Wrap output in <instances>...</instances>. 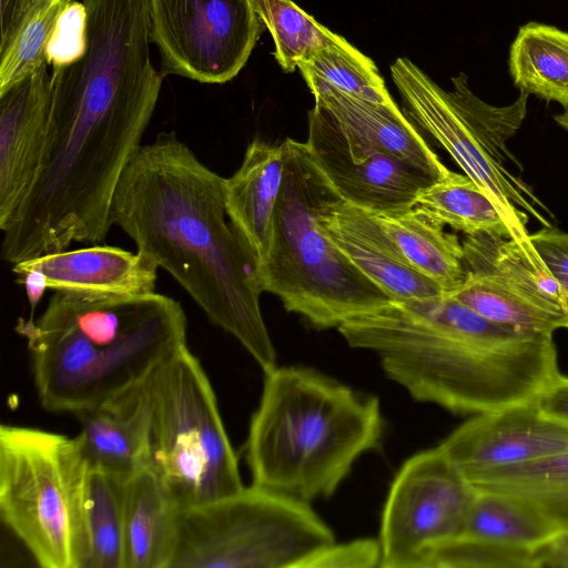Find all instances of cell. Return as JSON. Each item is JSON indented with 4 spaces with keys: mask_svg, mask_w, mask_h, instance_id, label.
<instances>
[{
    "mask_svg": "<svg viewBox=\"0 0 568 568\" xmlns=\"http://www.w3.org/2000/svg\"><path fill=\"white\" fill-rule=\"evenodd\" d=\"M163 79L144 40L109 26L88 30L79 60L52 68L43 158L2 231L4 261L17 264L72 242L105 240L116 186L142 145Z\"/></svg>",
    "mask_w": 568,
    "mask_h": 568,
    "instance_id": "1",
    "label": "cell"
},
{
    "mask_svg": "<svg viewBox=\"0 0 568 568\" xmlns=\"http://www.w3.org/2000/svg\"><path fill=\"white\" fill-rule=\"evenodd\" d=\"M223 185L174 131L163 132L130 160L111 222L267 373L276 353L260 306L258 263L226 220Z\"/></svg>",
    "mask_w": 568,
    "mask_h": 568,
    "instance_id": "2",
    "label": "cell"
},
{
    "mask_svg": "<svg viewBox=\"0 0 568 568\" xmlns=\"http://www.w3.org/2000/svg\"><path fill=\"white\" fill-rule=\"evenodd\" d=\"M337 329L416 400L456 414L531 402L559 374L552 334L495 323L448 294L390 300Z\"/></svg>",
    "mask_w": 568,
    "mask_h": 568,
    "instance_id": "3",
    "label": "cell"
},
{
    "mask_svg": "<svg viewBox=\"0 0 568 568\" xmlns=\"http://www.w3.org/2000/svg\"><path fill=\"white\" fill-rule=\"evenodd\" d=\"M264 374L245 446L252 485L307 504L329 497L381 444L378 398L305 367Z\"/></svg>",
    "mask_w": 568,
    "mask_h": 568,
    "instance_id": "4",
    "label": "cell"
},
{
    "mask_svg": "<svg viewBox=\"0 0 568 568\" xmlns=\"http://www.w3.org/2000/svg\"><path fill=\"white\" fill-rule=\"evenodd\" d=\"M186 316L156 292H54L40 316V369L68 410L93 407L142 379L186 344Z\"/></svg>",
    "mask_w": 568,
    "mask_h": 568,
    "instance_id": "5",
    "label": "cell"
},
{
    "mask_svg": "<svg viewBox=\"0 0 568 568\" xmlns=\"http://www.w3.org/2000/svg\"><path fill=\"white\" fill-rule=\"evenodd\" d=\"M283 143V183L268 253L258 268L260 286L316 328H337L390 298L342 253L324 229L323 215L342 197L307 143L290 138Z\"/></svg>",
    "mask_w": 568,
    "mask_h": 568,
    "instance_id": "6",
    "label": "cell"
},
{
    "mask_svg": "<svg viewBox=\"0 0 568 568\" xmlns=\"http://www.w3.org/2000/svg\"><path fill=\"white\" fill-rule=\"evenodd\" d=\"M390 75L406 116L494 200L517 241L534 248L527 230L529 216L541 226H551L554 216L515 172H523V166L508 149L526 118L529 93L520 91L508 105H491L471 91L465 73L452 78V90L446 91L407 58L395 60Z\"/></svg>",
    "mask_w": 568,
    "mask_h": 568,
    "instance_id": "7",
    "label": "cell"
},
{
    "mask_svg": "<svg viewBox=\"0 0 568 568\" xmlns=\"http://www.w3.org/2000/svg\"><path fill=\"white\" fill-rule=\"evenodd\" d=\"M149 407L148 462L180 509L240 491L239 463L201 363L180 346L142 379Z\"/></svg>",
    "mask_w": 568,
    "mask_h": 568,
    "instance_id": "8",
    "label": "cell"
},
{
    "mask_svg": "<svg viewBox=\"0 0 568 568\" xmlns=\"http://www.w3.org/2000/svg\"><path fill=\"white\" fill-rule=\"evenodd\" d=\"M88 468L77 437L0 427L1 519L40 567L84 568Z\"/></svg>",
    "mask_w": 568,
    "mask_h": 568,
    "instance_id": "9",
    "label": "cell"
},
{
    "mask_svg": "<svg viewBox=\"0 0 568 568\" xmlns=\"http://www.w3.org/2000/svg\"><path fill=\"white\" fill-rule=\"evenodd\" d=\"M334 541L307 503L252 485L180 510L170 568H303Z\"/></svg>",
    "mask_w": 568,
    "mask_h": 568,
    "instance_id": "10",
    "label": "cell"
},
{
    "mask_svg": "<svg viewBox=\"0 0 568 568\" xmlns=\"http://www.w3.org/2000/svg\"><path fill=\"white\" fill-rule=\"evenodd\" d=\"M477 490L439 446L408 458L385 501L383 568H420L434 546L464 532Z\"/></svg>",
    "mask_w": 568,
    "mask_h": 568,
    "instance_id": "11",
    "label": "cell"
},
{
    "mask_svg": "<svg viewBox=\"0 0 568 568\" xmlns=\"http://www.w3.org/2000/svg\"><path fill=\"white\" fill-rule=\"evenodd\" d=\"M466 278L448 294L495 323L537 333L568 328V302L534 248L486 233L462 240Z\"/></svg>",
    "mask_w": 568,
    "mask_h": 568,
    "instance_id": "12",
    "label": "cell"
},
{
    "mask_svg": "<svg viewBox=\"0 0 568 568\" xmlns=\"http://www.w3.org/2000/svg\"><path fill=\"white\" fill-rule=\"evenodd\" d=\"M150 41L163 78L222 84L246 64L262 32L252 0H149Z\"/></svg>",
    "mask_w": 568,
    "mask_h": 568,
    "instance_id": "13",
    "label": "cell"
},
{
    "mask_svg": "<svg viewBox=\"0 0 568 568\" xmlns=\"http://www.w3.org/2000/svg\"><path fill=\"white\" fill-rule=\"evenodd\" d=\"M306 143L342 200L365 211L412 209L419 192L437 181L347 131L317 102L308 112Z\"/></svg>",
    "mask_w": 568,
    "mask_h": 568,
    "instance_id": "14",
    "label": "cell"
},
{
    "mask_svg": "<svg viewBox=\"0 0 568 568\" xmlns=\"http://www.w3.org/2000/svg\"><path fill=\"white\" fill-rule=\"evenodd\" d=\"M439 447L467 478L568 450V425L546 416L531 400L475 414Z\"/></svg>",
    "mask_w": 568,
    "mask_h": 568,
    "instance_id": "15",
    "label": "cell"
},
{
    "mask_svg": "<svg viewBox=\"0 0 568 568\" xmlns=\"http://www.w3.org/2000/svg\"><path fill=\"white\" fill-rule=\"evenodd\" d=\"M48 63L0 94V229L4 231L40 170L51 108Z\"/></svg>",
    "mask_w": 568,
    "mask_h": 568,
    "instance_id": "16",
    "label": "cell"
},
{
    "mask_svg": "<svg viewBox=\"0 0 568 568\" xmlns=\"http://www.w3.org/2000/svg\"><path fill=\"white\" fill-rule=\"evenodd\" d=\"M322 224L342 253L390 300L446 294L398 255L364 210L341 199L323 215Z\"/></svg>",
    "mask_w": 568,
    "mask_h": 568,
    "instance_id": "17",
    "label": "cell"
},
{
    "mask_svg": "<svg viewBox=\"0 0 568 568\" xmlns=\"http://www.w3.org/2000/svg\"><path fill=\"white\" fill-rule=\"evenodd\" d=\"M20 264L41 271L53 292L105 295L154 293L159 268L138 251L101 244L49 253Z\"/></svg>",
    "mask_w": 568,
    "mask_h": 568,
    "instance_id": "18",
    "label": "cell"
},
{
    "mask_svg": "<svg viewBox=\"0 0 568 568\" xmlns=\"http://www.w3.org/2000/svg\"><path fill=\"white\" fill-rule=\"evenodd\" d=\"M142 379L75 414L81 425L75 437L89 465L126 477L146 466L149 407Z\"/></svg>",
    "mask_w": 568,
    "mask_h": 568,
    "instance_id": "19",
    "label": "cell"
},
{
    "mask_svg": "<svg viewBox=\"0 0 568 568\" xmlns=\"http://www.w3.org/2000/svg\"><path fill=\"white\" fill-rule=\"evenodd\" d=\"M284 165L283 142L271 144L254 139L246 148L241 166L224 179L227 219L257 260L258 268L270 248Z\"/></svg>",
    "mask_w": 568,
    "mask_h": 568,
    "instance_id": "20",
    "label": "cell"
},
{
    "mask_svg": "<svg viewBox=\"0 0 568 568\" xmlns=\"http://www.w3.org/2000/svg\"><path fill=\"white\" fill-rule=\"evenodd\" d=\"M180 510L164 481L148 466L128 477L124 568H170Z\"/></svg>",
    "mask_w": 568,
    "mask_h": 568,
    "instance_id": "21",
    "label": "cell"
},
{
    "mask_svg": "<svg viewBox=\"0 0 568 568\" xmlns=\"http://www.w3.org/2000/svg\"><path fill=\"white\" fill-rule=\"evenodd\" d=\"M314 98L343 128L378 150L424 169L437 181L453 173L396 103H375L336 90Z\"/></svg>",
    "mask_w": 568,
    "mask_h": 568,
    "instance_id": "22",
    "label": "cell"
},
{
    "mask_svg": "<svg viewBox=\"0 0 568 568\" xmlns=\"http://www.w3.org/2000/svg\"><path fill=\"white\" fill-rule=\"evenodd\" d=\"M365 211V210H364ZM398 255L413 268L435 281L446 294L466 278L464 250L457 235L413 209L365 211Z\"/></svg>",
    "mask_w": 568,
    "mask_h": 568,
    "instance_id": "23",
    "label": "cell"
},
{
    "mask_svg": "<svg viewBox=\"0 0 568 568\" xmlns=\"http://www.w3.org/2000/svg\"><path fill=\"white\" fill-rule=\"evenodd\" d=\"M514 84L568 109V32L529 22L519 28L509 51Z\"/></svg>",
    "mask_w": 568,
    "mask_h": 568,
    "instance_id": "24",
    "label": "cell"
},
{
    "mask_svg": "<svg viewBox=\"0 0 568 568\" xmlns=\"http://www.w3.org/2000/svg\"><path fill=\"white\" fill-rule=\"evenodd\" d=\"M412 209L432 222L448 225L465 235L486 233L517 241L494 200L466 174L453 172L428 185L419 192Z\"/></svg>",
    "mask_w": 568,
    "mask_h": 568,
    "instance_id": "25",
    "label": "cell"
},
{
    "mask_svg": "<svg viewBox=\"0 0 568 568\" xmlns=\"http://www.w3.org/2000/svg\"><path fill=\"white\" fill-rule=\"evenodd\" d=\"M126 480V476L89 465L82 501L84 568H124Z\"/></svg>",
    "mask_w": 568,
    "mask_h": 568,
    "instance_id": "26",
    "label": "cell"
},
{
    "mask_svg": "<svg viewBox=\"0 0 568 568\" xmlns=\"http://www.w3.org/2000/svg\"><path fill=\"white\" fill-rule=\"evenodd\" d=\"M466 479L478 490L525 498L560 530H568V450L526 464L478 473Z\"/></svg>",
    "mask_w": 568,
    "mask_h": 568,
    "instance_id": "27",
    "label": "cell"
},
{
    "mask_svg": "<svg viewBox=\"0 0 568 568\" xmlns=\"http://www.w3.org/2000/svg\"><path fill=\"white\" fill-rule=\"evenodd\" d=\"M476 490L463 534L539 549L560 531L525 498L501 491Z\"/></svg>",
    "mask_w": 568,
    "mask_h": 568,
    "instance_id": "28",
    "label": "cell"
},
{
    "mask_svg": "<svg viewBox=\"0 0 568 568\" xmlns=\"http://www.w3.org/2000/svg\"><path fill=\"white\" fill-rule=\"evenodd\" d=\"M298 70L313 95L336 90L375 103H395L373 60L345 39L314 52Z\"/></svg>",
    "mask_w": 568,
    "mask_h": 568,
    "instance_id": "29",
    "label": "cell"
},
{
    "mask_svg": "<svg viewBox=\"0 0 568 568\" xmlns=\"http://www.w3.org/2000/svg\"><path fill=\"white\" fill-rule=\"evenodd\" d=\"M252 1L257 16L273 37L274 55L285 72H293L314 52L344 39L291 0Z\"/></svg>",
    "mask_w": 568,
    "mask_h": 568,
    "instance_id": "30",
    "label": "cell"
},
{
    "mask_svg": "<svg viewBox=\"0 0 568 568\" xmlns=\"http://www.w3.org/2000/svg\"><path fill=\"white\" fill-rule=\"evenodd\" d=\"M70 0H32L9 44L0 51V94L47 61V47Z\"/></svg>",
    "mask_w": 568,
    "mask_h": 568,
    "instance_id": "31",
    "label": "cell"
},
{
    "mask_svg": "<svg viewBox=\"0 0 568 568\" xmlns=\"http://www.w3.org/2000/svg\"><path fill=\"white\" fill-rule=\"evenodd\" d=\"M538 550L462 534L430 548L420 568H539Z\"/></svg>",
    "mask_w": 568,
    "mask_h": 568,
    "instance_id": "32",
    "label": "cell"
},
{
    "mask_svg": "<svg viewBox=\"0 0 568 568\" xmlns=\"http://www.w3.org/2000/svg\"><path fill=\"white\" fill-rule=\"evenodd\" d=\"M88 11L83 1L70 0L60 13L47 47V61L52 68L79 60L87 48Z\"/></svg>",
    "mask_w": 568,
    "mask_h": 568,
    "instance_id": "33",
    "label": "cell"
},
{
    "mask_svg": "<svg viewBox=\"0 0 568 568\" xmlns=\"http://www.w3.org/2000/svg\"><path fill=\"white\" fill-rule=\"evenodd\" d=\"M382 549L379 540L358 539L346 544H335L312 556L303 568H372L381 567Z\"/></svg>",
    "mask_w": 568,
    "mask_h": 568,
    "instance_id": "34",
    "label": "cell"
},
{
    "mask_svg": "<svg viewBox=\"0 0 568 568\" xmlns=\"http://www.w3.org/2000/svg\"><path fill=\"white\" fill-rule=\"evenodd\" d=\"M529 242L568 302V233L542 226L529 234Z\"/></svg>",
    "mask_w": 568,
    "mask_h": 568,
    "instance_id": "35",
    "label": "cell"
},
{
    "mask_svg": "<svg viewBox=\"0 0 568 568\" xmlns=\"http://www.w3.org/2000/svg\"><path fill=\"white\" fill-rule=\"evenodd\" d=\"M546 416L568 425V376H555L534 399Z\"/></svg>",
    "mask_w": 568,
    "mask_h": 568,
    "instance_id": "36",
    "label": "cell"
},
{
    "mask_svg": "<svg viewBox=\"0 0 568 568\" xmlns=\"http://www.w3.org/2000/svg\"><path fill=\"white\" fill-rule=\"evenodd\" d=\"M13 273L17 275V282L24 287L27 300L30 306V316L34 318V310L42 300L48 288V283L44 274L33 267L24 266L20 263L13 264Z\"/></svg>",
    "mask_w": 568,
    "mask_h": 568,
    "instance_id": "37",
    "label": "cell"
},
{
    "mask_svg": "<svg viewBox=\"0 0 568 568\" xmlns=\"http://www.w3.org/2000/svg\"><path fill=\"white\" fill-rule=\"evenodd\" d=\"M1 1V33L0 51H2L13 38L21 20L23 19L32 0H0Z\"/></svg>",
    "mask_w": 568,
    "mask_h": 568,
    "instance_id": "38",
    "label": "cell"
},
{
    "mask_svg": "<svg viewBox=\"0 0 568 568\" xmlns=\"http://www.w3.org/2000/svg\"><path fill=\"white\" fill-rule=\"evenodd\" d=\"M539 568H568V530H560L538 550Z\"/></svg>",
    "mask_w": 568,
    "mask_h": 568,
    "instance_id": "39",
    "label": "cell"
},
{
    "mask_svg": "<svg viewBox=\"0 0 568 568\" xmlns=\"http://www.w3.org/2000/svg\"><path fill=\"white\" fill-rule=\"evenodd\" d=\"M557 124L568 132V109H564V112L554 116Z\"/></svg>",
    "mask_w": 568,
    "mask_h": 568,
    "instance_id": "40",
    "label": "cell"
}]
</instances>
